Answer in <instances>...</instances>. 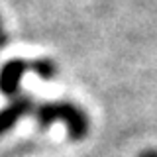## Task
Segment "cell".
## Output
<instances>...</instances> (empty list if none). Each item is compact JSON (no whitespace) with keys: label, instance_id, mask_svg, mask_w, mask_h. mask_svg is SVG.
Wrapping results in <instances>:
<instances>
[{"label":"cell","instance_id":"obj_1","mask_svg":"<svg viewBox=\"0 0 157 157\" xmlns=\"http://www.w3.org/2000/svg\"><path fill=\"white\" fill-rule=\"evenodd\" d=\"M32 114L36 118L39 128H49L53 122H63L67 126V134L71 140H82L86 137L90 130V120L86 112L81 106L73 104L69 100H55V102H43L32 108Z\"/></svg>","mask_w":157,"mask_h":157},{"label":"cell","instance_id":"obj_2","mask_svg":"<svg viewBox=\"0 0 157 157\" xmlns=\"http://www.w3.org/2000/svg\"><path fill=\"white\" fill-rule=\"evenodd\" d=\"M29 71V61L26 59H10L0 67V92L10 98L20 94L22 77Z\"/></svg>","mask_w":157,"mask_h":157},{"label":"cell","instance_id":"obj_3","mask_svg":"<svg viewBox=\"0 0 157 157\" xmlns=\"http://www.w3.org/2000/svg\"><path fill=\"white\" fill-rule=\"evenodd\" d=\"M33 108V100L26 94H18L0 110V136L8 134L18 120H22L26 114H29Z\"/></svg>","mask_w":157,"mask_h":157},{"label":"cell","instance_id":"obj_4","mask_svg":"<svg viewBox=\"0 0 157 157\" xmlns=\"http://www.w3.org/2000/svg\"><path fill=\"white\" fill-rule=\"evenodd\" d=\"M29 71L36 73L43 81H51L59 73V69H57V63L53 59H33V61H29Z\"/></svg>","mask_w":157,"mask_h":157},{"label":"cell","instance_id":"obj_5","mask_svg":"<svg viewBox=\"0 0 157 157\" xmlns=\"http://www.w3.org/2000/svg\"><path fill=\"white\" fill-rule=\"evenodd\" d=\"M8 43V33L4 32V29H0V51L4 49V45Z\"/></svg>","mask_w":157,"mask_h":157},{"label":"cell","instance_id":"obj_6","mask_svg":"<svg viewBox=\"0 0 157 157\" xmlns=\"http://www.w3.org/2000/svg\"><path fill=\"white\" fill-rule=\"evenodd\" d=\"M137 157H157V151L155 149H145V151H141Z\"/></svg>","mask_w":157,"mask_h":157},{"label":"cell","instance_id":"obj_7","mask_svg":"<svg viewBox=\"0 0 157 157\" xmlns=\"http://www.w3.org/2000/svg\"><path fill=\"white\" fill-rule=\"evenodd\" d=\"M0 29H4V28H2V18H0Z\"/></svg>","mask_w":157,"mask_h":157}]
</instances>
